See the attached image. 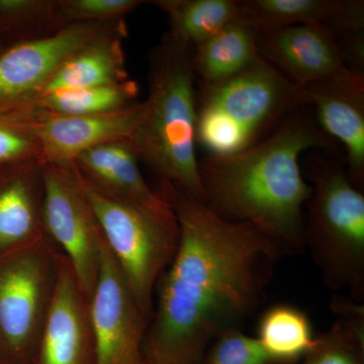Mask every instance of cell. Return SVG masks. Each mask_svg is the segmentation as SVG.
<instances>
[{
    "label": "cell",
    "mask_w": 364,
    "mask_h": 364,
    "mask_svg": "<svg viewBox=\"0 0 364 364\" xmlns=\"http://www.w3.org/2000/svg\"><path fill=\"white\" fill-rule=\"evenodd\" d=\"M2 51H4V48H2L1 37H0V53Z\"/></svg>",
    "instance_id": "f1b7e54d"
},
{
    "label": "cell",
    "mask_w": 364,
    "mask_h": 364,
    "mask_svg": "<svg viewBox=\"0 0 364 364\" xmlns=\"http://www.w3.org/2000/svg\"><path fill=\"white\" fill-rule=\"evenodd\" d=\"M339 318L321 336L299 364H364V306L347 296L331 303Z\"/></svg>",
    "instance_id": "d6986e66"
},
{
    "label": "cell",
    "mask_w": 364,
    "mask_h": 364,
    "mask_svg": "<svg viewBox=\"0 0 364 364\" xmlns=\"http://www.w3.org/2000/svg\"><path fill=\"white\" fill-rule=\"evenodd\" d=\"M126 36L127 31L109 33L86 43L55 72L43 95L72 88L117 85L129 80L123 48Z\"/></svg>",
    "instance_id": "e0dca14e"
},
{
    "label": "cell",
    "mask_w": 364,
    "mask_h": 364,
    "mask_svg": "<svg viewBox=\"0 0 364 364\" xmlns=\"http://www.w3.org/2000/svg\"><path fill=\"white\" fill-rule=\"evenodd\" d=\"M59 0H0V36L21 33L28 39L46 37L62 30Z\"/></svg>",
    "instance_id": "cb8c5ba5"
},
{
    "label": "cell",
    "mask_w": 364,
    "mask_h": 364,
    "mask_svg": "<svg viewBox=\"0 0 364 364\" xmlns=\"http://www.w3.org/2000/svg\"><path fill=\"white\" fill-rule=\"evenodd\" d=\"M61 251L51 239L0 258V351L18 360L37 346L51 306Z\"/></svg>",
    "instance_id": "52a82bcc"
},
{
    "label": "cell",
    "mask_w": 364,
    "mask_h": 364,
    "mask_svg": "<svg viewBox=\"0 0 364 364\" xmlns=\"http://www.w3.org/2000/svg\"><path fill=\"white\" fill-rule=\"evenodd\" d=\"M150 4L166 14L170 35L193 49L238 20L235 0H154Z\"/></svg>",
    "instance_id": "ffe728a7"
},
{
    "label": "cell",
    "mask_w": 364,
    "mask_h": 364,
    "mask_svg": "<svg viewBox=\"0 0 364 364\" xmlns=\"http://www.w3.org/2000/svg\"><path fill=\"white\" fill-rule=\"evenodd\" d=\"M193 48L168 32L149 54L148 97L129 142L161 179L205 203L196 157Z\"/></svg>",
    "instance_id": "3957f363"
},
{
    "label": "cell",
    "mask_w": 364,
    "mask_h": 364,
    "mask_svg": "<svg viewBox=\"0 0 364 364\" xmlns=\"http://www.w3.org/2000/svg\"><path fill=\"white\" fill-rule=\"evenodd\" d=\"M294 105H305L318 124L345 151V169L354 186L364 182V72L342 67L299 88Z\"/></svg>",
    "instance_id": "8fae6325"
},
{
    "label": "cell",
    "mask_w": 364,
    "mask_h": 364,
    "mask_svg": "<svg viewBox=\"0 0 364 364\" xmlns=\"http://www.w3.org/2000/svg\"><path fill=\"white\" fill-rule=\"evenodd\" d=\"M306 176L312 195L306 205V249L328 289L347 291V296L363 304V191L335 160H311Z\"/></svg>",
    "instance_id": "277c9868"
},
{
    "label": "cell",
    "mask_w": 364,
    "mask_h": 364,
    "mask_svg": "<svg viewBox=\"0 0 364 364\" xmlns=\"http://www.w3.org/2000/svg\"><path fill=\"white\" fill-rule=\"evenodd\" d=\"M127 31L126 21L75 23L0 53V119L28 123L46 85L74 52L105 33Z\"/></svg>",
    "instance_id": "ba28073f"
},
{
    "label": "cell",
    "mask_w": 364,
    "mask_h": 364,
    "mask_svg": "<svg viewBox=\"0 0 364 364\" xmlns=\"http://www.w3.org/2000/svg\"><path fill=\"white\" fill-rule=\"evenodd\" d=\"M36 348L39 364H86L88 358L95 361L90 303L62 252L54 296Z\"/></svg>",
    "instance_id": "7c38bea8"
},
{
    "label": "cell",
    "mask_w": 364,
    "mask_h": 364,
    "mask_svg": "<svg viewBox=\"0 0 364 364\" xmlns=\"http://www.w3.org/2000/svg\"><path fill=\"white\" fill-rule=\"evenodd\" d=\"M41 161V147L26 123L0 119V168Z\"/></svg>",
    "instance_id": "4316f807"
},
{
    "label": "cell",
    "mask_w": 364,
    "mask_h": 364,
    "mask_svg": "<svg viewBox=\"0 0 364 364\" xmlns=\"http://www.w3.org/2000/svg\"><path fill=\"white\" fill-rule=\"evenodd\" d=\"M179 227L176 256L155 287L144 339L146 364H202L220 334L239 328L267 298L282 254L255 226L223 219L176 184L159 189Z\"/></svg>",
    "instance_id": "6da1fadb"
},
{
    "label": "cell",
    "mask_w": 364,
    "mask_h": 364,
    "mask_svg": "<svg viewBox=\"0 0 364 364\" xmlns=\"http://www.w3.org/2000/svg\"><path fill=\"white\" fill-rule=\"evenodd\" d=\"M142 0H59V21L62 28L75 23H105L124 20Z\"/></svg>",
    "instance_id": "484cf974"
},
{
    "label": "cell",
    "mask_w": 364,
    "mask_h": 364,
    "mask_svg": "<svg viewBox=\"0 0 364 364\" xmlns=\"http://www.w3.org/2000/svg\"><path fill=\"white\" fill-rule=\"evenodd\" d=\"M260 58L255 31L240 20L193 50L198 85H214L240 73Z\"/></svg>",
    "instance_id": "ac0fdd59"
},
{
    "label": "cell",
    "mask_w": 364,
    "mask_h": 364,
    "mask_svg": "<svg viewBox=\"0 0 364 364\" xmlns=\"http://www.w3.org/2000/svg\"><path fill=\"white\" fill-rule=\"evenodd\" d=\"M43 177L46 231L70 262L90 303L100 277L104 234L73 164H43Z\"/></svg>",
    "instance_id": "9c48e42d"
},
{
    "label": "cell",
    "mask_w": 364,
    "mask_h": 364,
    "mask_svg": "<svg viewBox=\"0 0 364 364\" xmlns=\"http://www.w3.org/2000/svg\"><path fill=\"white\" fill-rule=\"evenodd\" d=\"M139 161L132 144L122 139L81 153L73 164L105 196L161 214H173L167 198L160 191H153L144 178Z\"/></svg>",
    "instance_id": "2e32d148"
},
{
    "label": "cell",
    "mask_w": 364,
    "mask_h": 364,
    "mask_svg": "<svg viewBox=\"0 0 364 364\" xmlns=\"http://www.w3.org/2000/svg\"><path fill=\"white\" fill-rule=\"evenodd\" d=\"M238 18L255 32L323 25L336 0H239Z\"/></svg>",
    "instance_id": "603a6c76"
},
{
    "label": "cell",
    "mask_w": 364,
    "mask_h": 364,
    "mask_svg": "<svg viewBox=\"0 0 364 364\" xmlns=\"http://www.w3.org/2000/svg\"><path fill=\"white\" fill-rule=\"evenodd\" d=\"M76 172L107 246L136 303L151 321L154 312L155 287L178 247L179 227L176 215L161 214L114 200L91 186L77 169Z\"/></svg>",
    "instance_id": "8992f818"
},
{
    "label": "cell",
    "mask_w": 364,
    "mask_h": 364,
    "mask_svg": "<svg viewBox=\"0 0 364 364\" xmlns=\"http://www.w3.org/2000/svg\"><path fill=\"white\" fill-rule=\"evenodd\" d=\"M141 102L121 111L95 116L36 114L26 123L41 147L42 164L70 165L85 151L102 144L130 138L141 112Z\"/></svg>",
    "instance_id": "4fadbf2b"
},
{
    "label": "cell",
    "mask_w": 364,
    "mask_h": 364,
    "mask_svg": "<svg viewBox=\"0 0 364 364\" xmlns=\"http://www.w3.org/2000/svg\"><path fill=\"white\" fill-rule=\"evenodd\" d=\"M138 93V85L131 79L117 85L55 91L40 98L35 116H95L121 111L136 104Z\"/></svg>",
    "instance_id": "44dd1931"
},
{
    "label": "cell",
    "mask_w": 364,
    "mask_h": 364,
    "mask_svg": "<svg viewBox=\"0 0 364 364\" xmlns=\"http://www.w3.org/2000/svg\"><path fill=\"white\" fill-rule=\"evenodd\" d=\"M100 277L90 301L95 364H146L143 344L150 320L132 293L107 242H102Z\"/></svg>",
    "instance_id": "30bf717a"
},
{
    "label": "cell",
    "mask_w": 364,
    "mask_h": 364,
    "mask_svg": "<svg viewBox=\"0 0 364 364\" xmlns=\"http://www.w3.org/2000/svg\"><path fill=\"white\" fill-rule=\"evenodd\" d=\"M261 58L298 88L344 67L338 46L322 25H299L255 32Z\"/></svg>",
    "instance_id": "5bb4252c"
},
{
    "label": "cell",
    "mask_w": 364,
    "mask_h": 364,
    "mask_svg": "<svg viewBox=\"0 0 364 364\" xmlns=\"http://www.w3.org/2000/svg\"><path fill=\"white\" fill-rule=\"evenodd\" d=\"M335 148L312 109L294 105L259 142L198 160L205 203L227 221L252 224L282 256L299 255L306 250V205L312 195L301 155Z\"/></svg>",
    "instance_id": "7a4b0ae2"
},
{
    "label": "cell",
    "mask_w": 364,
    "mask_h": 364,
    "mask_svg": "<svg viewBox=\"0 0 364 364\" xmlns=\"http://www.w3.org/2000/svg\"><path fill=\"white\" fill-rule=\"evenodd\" d=\"M196 87V144L225 156L259 142L294 105L299 88L260 58L240 73Z\"/></svg>",
    "instance_id": "5b68a950"
},
{
    "label": "cell",
    "mask_w": 364,
    "mask_h": 364,
    "mask_svg": "<svg viewBox=\"0 0 364 364\" xmlns=\"http://www.w3.org/2000/svg\"><path fill=\"white\" fill-rule=\"evenodd\" d=\"M4 355H2V353H1V351H0V364H4L2 363V360H4Z\"/></svg>",
    "instance_id": "83f0119b"
},
{
    "label": "cell",
    "mask_w": 364,
    "mask_h": 364,
    "mask_svg": "<svg viewBox=\"0 0 364 364\" xmlns=\"http://www.w3.org/2000/svg\"><path fill=\"white\" fill-rule=\"evenodd\" d=\"M262 346L274 358L301 361L315 343L312 323L304 311L291 305L270 306L258 325Z\"/></svg>",
    "instance_id": "7402d4cb"
},
{
    "label": "cell",
    "mask_w": 364,
    "mask_h": 364,
    "mask_svg": "<svg viewBox=\"0 0 364 364\" xmlns=\"http://www.w3.org/2000/svg\"><path fill=\"white\" fill-rule=\"evenodd\" d=\"M299 361L274 358L257 337L244 334L239 328L223 332L210 343L202 364H299Z\"/></svg>",
    "instance_id": "d4e9b609"
},
{
    "label": "cell",
    "mask_w": 364,
    "mask_h": 364,
    "mask_svg": "<svg viewBox=\"0 0 364 364\" xmlns=\"http://www.w3.org/2000/svg\"><path fill=\"white\" fill-rule=\"evenodd\" d=\"M39 161L0 168V258L50 239Z\"/></svg>",
    "instance_id": "9a60e30c"
}]
</instances>
